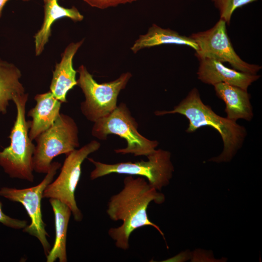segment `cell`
<instances>
[{"label":"cell","mask_w":262,"mask_h":262,"mask_svg":"<svg viewBox=\"0 0 262 262\" xmlns=\"http://www.w3.org/2000/svg\"><path fill=\"white\" fill-rule=\"evenodd\" d=\"M78 133L75 120L60 113L54 123L34 140L36 145L33 157V171L46 174L55 157L66 155L78 147Z\"/></svg>","instance_id":"5b68a950"},{"label":"cell","mask_w":262,"mask_h":262,"mask_svg":"<svg viewBox=\"0 0 262 262\" xmlns=\"http://www.w3.org/2000/svg\"><path fill=\"white\" fill-rule=\"evenodd\" d=\"M61 166L60 163L52 162L44 179L36 186L21 189L4 187L0 189V196L19 202L24 206L31 219V223L23 230L38 239L46 256L51 246L47 238L49 235L46 230V224L42 219L41 199L44 190L53 181Z\"/></svg>","instance_id":"9c48e42d"},{"label":"cell","mask_w":262,"mask_h":262,"mask_svg":"<svg viewBox=\"0 0 262 262\" xmlns=\"http://www.w3.org/2000/svg\"><path fill=\"white\" fill-rule=\"evenodd\" d=\"M138 127L126 104L121 103L108 115L94 122L91 134L100 140H106L110 134L117 135L126 140L127 146L115 149V153L147 157L155 151L159 143L145 137L139 132Z\"/></svg>","instance_id":"277c9868"},{"label":"cell","mask_w":262,"mask_h":262,"mask_svg":"<svg viewBox=\"0 0 262 262\" xmlns=\"http://www.w3.org/2000/svg\"><path fill=\"white\" fill-rule=\"evenodd\" d=\"M100 146L99 142L92 140L66 155L59 176L47 185L43 193V198L57 199L68 206L77 222L81 221L83 217L75 197L82 164L89 155L98 150Z\"/></svg>","instance_id":"ba28073f"},{"label":"cell","mask_w":262,"mask_h":262,"mask_svg":"<svg viewBox=\"0 0 262 262\" xmlns=\"http://www.w3.org/2000/svg\"><path fill=\"white\" fill-rule=\"evenodd\" d=\"M190 36L197 45L195 55L198 60L209 58L228 63L235 70L252 74H257L262 68L258 65L245 62L237 54L228 36L226 23L222 19H219L212 28Z\"/></svg>","instance_id":"30bf717a"},{"label":"cell","mask_w":262,"mask_h":262,"mask_svg":"<svg viewBox=\"0 0 262 262\" xmlns=\"http://www.w3.org/2000/svg\"><path fill=\"white\" fill-rule=\"evenodd\" d=\"M257 0H211L218 10L220 19L229 25L232 15L238 8L253 2Z\"/></svg>","instance_id":"d6986e66"},{"label":"cell","mask_w":262,"mask_h":262,"mask_svg":"<svg viewBox=\"0 0 262 262\" xmlns=\"http://www.w3.org/2000/svg\"><path fill=\"white\" fill-rule=\"evenodd\" d=\"M21 73L15 65L0 58V113L7 111L9 101L19 95L25 94V89L19 79Z\"/></svg>","instance_id":"ac0fdd59"},{"label":"cell","mask_w":262,"mask_h":262,"mask_svg":"<svg viewBox=\"0 0 262 262\" xmlns=\"http://www.w3.org/2000/svg\"><path fill=\"white\" fill-rule=\"evenodd\" d=\"M179 114L185 116L189 124L187 132H193L200 127L211 126L220 134L224 144L222 153L209 160L216 163L230 161L242 147L246 135L244 126L236 121L219 116L202 101L198 90L193 88L187 96L171 111H157V116Z\"/></svg>","instance_id":"7a4b0ae2"},{"label":"cell","mask_w":262,"mask_h":262,"mask_svg":"<svg viewBox=\"0 0 262 262\" xmlns=\"http://www.w3.org/2000/svg\"><path fill=\"white\" fill-rule=\"evenodd\" d=\"M167 44L185 45L195 51L198 49L196 43L190 36L183 35L170 29L163 28L153 24L146 34L139 36L131 49L134 53H136L142 49Z\"/></svg>","instance_id":"9a60e30c"},{"label":"cell","mask_w":262,"mask_h":262,"mask_svg":"<svg viewBox=\"0 0 262 262\" xmlns=\"http://www.w3.org/2000/svg\"><path fill=\"white\" fill-rule=\"evenodd\" d=\"M199 61L197 78L206 84L213 85L224 82L247 90L248 87L261 77L230 68L214 59L205 58Z\"/></svg>","instance_id":"8fae6325"},{"label":"cell","mask_w":262,"mask_h":262,"mask_svg":"<svg viewBox=\"0 0 262 262\" xmlns=\"http://www.w3.org/2000/svg\"><path fill=\"white\" fill-rule=\"evenodd\" d=\"M0 223L8 227L20 229H24L27 226V221L13 218L6 215L2 210L1 204L0 203Z\"/></svg>","instance_id":"44dd1931"},{"label":"cell","mask_w":262,"mask_h":262,"mask_svg":"<svg viewBox=\"0 0 262 262\" xmlns=\"http://www.w3.org/2000/svg\"><path fill=\"white\" fill-rule=\"evenodd\" d=\"M90 6L100 9L116 7L118 5L131 3L139 0H82Z\"/></svg>","instance_id":"ffe728a7"},{"label":"cell","mask_w":262,"mask_h":262,"mask_svg":"<svg viewBox=\"0 0 262 262\" xmlns=\"http://www.w3.org/2000/svg\"><path fill=\"white\" fill-rule=\"evenodd\" d=\"M122 189L111 196L106 210L109 218L114 221H122L121 225L111 228L108 232L115 241V246L126 250L129 248V238L135 229L145 226L156 229L164 239L160 228L149 219L147 209L150 202L161 204L164 201L163 194L152 186L145 178L126 177Z\"/></svg>","instance_id":"6da1fadb"},{"label":"cell","mask_w":262,"mask_h":262,"mask_svg":"<svg viewBox=\"0 0 262 262\" xmlns=\"http://www.w3.org/2000/svg\"><path fill=\"white\" fill-rule=\"evenodd\" d=\"M171 153L161 149H156L147 157V161L121 162L107 164L87 159L95 166L90 173L92 180L112 173L137 175L146 178L148 182L157 190L167 185L174 171L171 160Z\"/></svg>","instance_id":"52a82bcc"},{"label":"cell","mask_w":262,"mask_h":262,"mask_svg":"<svg viewBox=\"0 0 262 262\" xmlns=\"http://www.w3.org/2000/svg\"><path fill=\"white\" fill-rule=\"evenodd\" d=\"M36 105L27 113L32 118L30 121L29 136L32 141L48 129L60 114L62 102L51 92L37 94L34 97Z\"/></svg>","instance_id":"4fadbf2b"},{"label":"cell","mask_w":262,"mask_h":262,"mask_svg":"<svg viewBox=\"0 0 262 262\" xmlns=\"http://www.w3.org/2000/svg\"><path fill=\"white\" fill-rule=\"evenodd\" d=\"M54 214L55 238L54 245L47 255V262H66V242L67 231L71 211L68 206L55 198H49Z\"/></svg>","instance_id":"e0dca14e"},{"label":"cell","mask_w":262,"mask_h":262,"mask_svg":"<svg viewBox=\"0 0 262 262\" xmlns=\"http://www.w3.org/2000/svg\"><path fill=\"white\" fill-rule=\"evenodd\" d=\"M58 0H43L44 2H46L48 1H57Z\"/></svg>","instance_id":"603a6c76"},{"label":"cell","mask_w":262,"mask_h":262,"mask_svg":"<svg viewBox=\"0 0 262 262\" xmlns=\"http://www.w3.org/2000/svg\"><path fill=\"white\" fill-rule=\"evenodd\" d=\"M77 72L79 75L77 85L81 88L85 97L80 109L86 118L93 122L115 110L119 93L125 88L132 77L131 73L127 72L113 81L98 83L84 65L79 66Z\"/></svg>","instance_id":"8992f818"},{"label":"cell","mask_w":262,"mask_h":262,"mask_svg":"<svg viewBox=\"0 0 262 262\" xmlns=\"http://www.w3.org/2000/svg\"><path fill=\"white\" fill-rule=\"evenodd\" d=\"M84 39L70 43L62 54L60 63L55 65L50 85V91L62 103L67 102V93L77 84V71L73 66L75 54L82 45Z\"/></svg>","instance_id":"7c38bea8"},{"label":"cell","mask_w":262,"mask_h":262,"mask_svg":"<svg viewBox=\"0 0 262 262\" xmlns=\"http://www.w3.org/2000/svg\"><path fill=\"white\" fill-rule=\"evenodd\" d=\"M44 17L40 29L34 36L35 51L36 56L40 55L44 49L51 35V27L57 19L66 17L74 22L81 21L83 16L79 10L73 6L70 8H65L58 3L57 1H51L44 3Z\"/></svg>","instance_id":"2e32d148"},{"label":"cell","mask_w":262,"mask_h":262,"mask_svg":"<svg viewBox=\"0 0 262 262\" xmlns=\"http://www.w3.org/2000/svg\"><path fill=\"white\" fill-rule=\"evenodd\" d=\"M9 0H0V17H1L2 16V11L3 8V7L5 5V4L7 3V1H8ZM23 1H28L30 0H21Z\"/></svg>","instance_id":"7402d4cb"},{"label":"cell","mask_w":262,"mask_h":262,"mask_svg":"<svg viewBox=\"0 0 262 262\" xmlns=\"http://www.w3.org/2000/svg\"><path fill=\"white\" fill-rule=\"evenodd\" d=\"M28 94L15 96L16 116L9 138L10 145L0 151V165L12 178L34 181L33 157L35 146L29 136L30 121L25 118Z\"/></svg>","instance_id":"3957f363"},{"label":"cell","mask_w":262,"mask_h":262,"mask_svg":"<svg viewBox=\"0 0 262 262\" xmlns=\"http://www.w3.org/2000/svg\"><path fill=\"white\" fill-rule=\"evenodd\" d=\"M213 86L217 96L225 103L227 118L234 121L239 119L247 121L252 119L253 109L247 90L224 82Z\"/></svg>","instance_id":"5bb4252c"}]
</instances>
